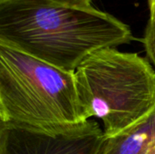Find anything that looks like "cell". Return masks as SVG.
Returning a JSON list of instances; mask_svg holds the SVG:
<instances>
[{"instance_id": "cell-1", "label": "cell", "mask_w": 155, "mask_h": 154, "mask_svg": "<svg viewBox=\"0 0 155 154\" xmlns=\"http://www.w3.org/2000/svg\"><path fill=\"white\" fill-rule=\"evenodd\" d=\"M129 26L94 7L51 0L0 1V41L68 72L94 52L129 44Z\"/></svg>"}, {"instance_id": "cell-4", "label": "cell", "mask_w": 155, "mask_h": 154, "mask_svg": "<svg viewBox=\"0 0 155 154\" xmlns=\"http://www.w3.org/2000/svg\"><path fill=\"white\" fill-rule=\"evenodd\" d=\"M104 140L94 120L62 132L0 123V154H98Z\"/></svg>"}, {"instance_id": "cell-6", "label": "cell", "mask_w": 155, "mask_h": 154, "mask_svg": "<svg viewBox=\"0 0 155 154\" xmlns=\"http://www.w3.org/2000/svg\"><path fill=\"white\" fill-rule=\"evenodd\" d=\"M143 44L148 57L155 66V20L150 19L144 33Z\"/></svg>"}, {"instance_id": "cell-5", "label": "cell", "mask_w": 155, "mask_h": 154, "mask_svg": "<svg viewBox=\"0 0 155 154\" xmlns=\"http://www.w3.org/2000/svg\"><path fill=\"white\" fill-rule=\"evenodd\" d=\"M98 154H155V109L129 130L105 138Z\"/></svg>"}, {"instance_id": "cell-3", "label": "cell", "mask_w": 155, "mask_h": 154, "mask_svg": "<svg viewBox=\"0 0 155 154\" xmlns=\"http://www.w3.org/2000/svg\"><path fill=\"white\" fill-rule=\"evenodd\" d=\"M74 73L0 41V112L4 121L48 132L65 131L84 123Z\"/></svg>"}, {"instance_id": "cell-7", "label": "cell", "mask_w": 155, "mask_h": 154, "mask_svg": "<svg viewBox=\"0 0 155 154\" xmlns=\"http://www.w3.org/2000/svg\"><path fill=\"white\" fill-rule=\"evenodd\" d=\"M51 1L65 5H70V6L87 7V6H91V4L94 0H51Z\"/></svg>"}, {"instance_id": "cell-2", "label": "cell", "mask_w": 155, "mask_h": 154, "mask_svg": "<svg viewBox=\"0 0 155 154\" xmlns=\"http://www.w3.org/2000/svg\"><path fill=\"white\" fill-rule=\"evenodd\" d=\"M74 74L82 120L100 119L105 138L129 130L155 109V71L137 54L103 48Z\"/></svg>"}, {"instance_id": "cell-10", "label": "cell", "mask_w": 155, "mask_h": 154, "mask_svg": "<svg viewBox=\"0 0 155 154\" xmlns=\"http://www.w3.org/2000/svg\"><path fill=\"white\" fill-rule=\"evenodd\" d=\"M0 1H2V0H0Z\"/></svg>"}, {"instance_id": "cell-8", "label": "cell", "mask_w": 155, "mask_h": 154, "mask_svg": "<svg viewBox=\"0 0 155 154\" xmlns=\"http://www.w3.org/2000/svg\"><path fill=\"white\" fill-rule=\"evenodd\" d=\"M150 7V19L155 20V0H149Z\"/></svg>"}, {"instance_id": "cell-9", "label": "cell", "mask_w": 155, "mask_h": 154, "mask_svg": "<svg viewBox=\"0 0 155 154\" xmlns=\"http://www.w3.org/2000/svg\"><path fill=\"white\" fill-rule=\"evenodd\" d=\"M2 121H4V119H3V116H2V113H1V112H0V123H1Z\"/></svg>"}]
</instances>
